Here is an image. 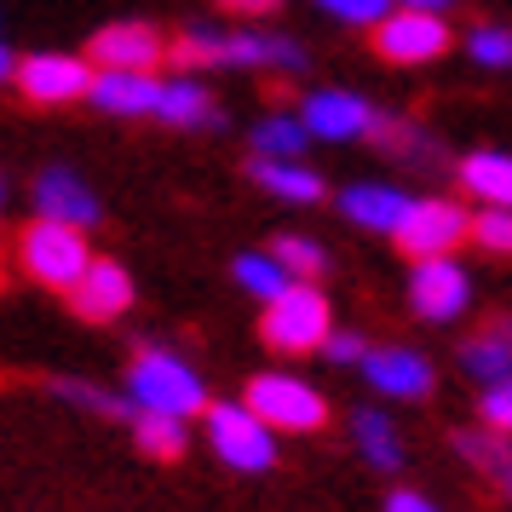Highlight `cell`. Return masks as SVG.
<instances>
[{"instance_id":"d4e9b609","label":"cell","mask_w":512,"mask_h":512,"mask_svg":"<svg viewBox=\"0 0 512 512\" xmlns=\"http://www.w3.org/2000/svg\"><path fill=\"white\" fill-rule=\"evenodd\" d=\"M271 259L288 271V282H317L328 271V254L311 236H277V242H271Z\"/></svg>"},{"instance_id":"f1b7e54d","label":"cell","mask_w":512,"mask_h":512,"mask_svg":"<svg viewBox=\"0 0 512 512\" xmlns=\"http://www.w3.org/2000/svg\"><path fill=\"white\" fill-rule=\"evenodd\" d=\"M466 236L484 248V254H512V213L507 208H484L466 219Z\"/></svg>"},{"instance_id":"f546056e","label":"cell","mask_w":512,"mask_h":512,"mask_svg":"<svg viewBox=\"0 0 512 512\" xmlns=\"http://www.w3.org/2000/svg\"><path fill=\"white\" fill-rule=\"evenodd\" d=\"M478 415H484V426L495 432V438H512V380L484 386V397H478Z\"/></svg>"},{"instance_id":"2e32d148","label":"cell","mask_w":512,"mask_h":512,"mask_svg":"<svg viewBox=\"0 0 512 512\" xmlns=\"http://www.w3.org/2000/svg\"><path fill=\"white\" fill-rule=\"evenodd\" d=\"M87 98H93L104 116H156L162 81L156 75H133V70H93Z\"/></svg>"},{"instance_id":"7c38bea8","label":"cell","mask_w":512,"mask_h":512,"mask_svg":"<svg viewBox=\"0 0 512 512\" xmlns=\"http://www.w3.org/2000/svg\"><path fill=\"white\" fill-rule=\"evenodd\" d=\"M162 58H167V41L150 24H104L93 35V58H87V64H98V70L150 75Z\"/></svg>"},{"instance_id":"5b68a950","label":"cell","mask_w":512,"mask_h":512,"mask_svg":"<svg viewBox=\"0 0 512 512\" xmlns=\"http://www.w3.org/2000/svg\"><path fill=\"white\" fill-rule=\"evenodd\" d=\"M208 443L231 472H271L277 466V432L242 403H208Z\"/></svg>"},{"instance_id":"d6a6232c","label":"cell","mask_w":512,"mask_h":512,"mask_svg":"<svg viewBox=\"0 0 512 512\" xmlns=\"http://www.w3.org/2000/svg\"><path fill=\"white\" fill-rule=\"evenodd\" d=\"M219 12H231V18H271L282 0H213Z\"/></svg>"},{"instance_id":"4316f807","label":"cell","mask_w":512,"mask_h":512,"mask_svg":"<svg viewBox=\"0 0 512 512\" xmlns=\"http://www.w3.org/2000/svg\"><path fill=\"white\" fill-rule=\"evenodd\" d=\"M455 449H461L472 466L495 472V478L512 472V449H507V438H495V432H455Z\"/></svg>"},{"instance_id":"603a6c76","label":"cell","mask_w":512,"mask_h":512,"mask_svg":"<svg viewBox=\"0 0 512 512\" xmlns=\"http://www.w3.org/2000/svg\"><path fill=\"white\" fill-rule=\"evenodd\" d=\"M305 144H311V133L300 127V116H265L254 127V156H265V162H300Z\"/></svg>"},{"instance_id":"ffe728a7","label":"cell","mask_w":512,"mask_h":512,"mask_svg":"<svg viewBox=\"0 0 512 512\" xmlns=\"http://www.w3.org/2000/svg\"><path fill=\"white\" fill-rule=\"evenodd\" d=\"M461 185L472 190L478 202L512 213V156L507 150H478V156H466L461 162Z\"/></svg>"},{"instance_id":"44dd1931","label":"cell","mask_w":512,"mask_h":512,"mask_svg":"<svg viewBox=\"0 0 512 512\" xmlns=\"http://www.w3.org/2000/svg\"><path fill=\"white\" fill-rule=\"evenodd\" d=\"M461 363H466V374H478L484 386H501V380H512V328H501V323L478 328V334L466 340Z\"/></svg>"},{"instance_id":"cb8c5ba5","label":"cell","mask_w":512,"mask_h":512,"mask_svg":"<svg viewBox=\"0 0 512 512\" xmlns=\"http://www.w3.org/2000/svg\"><path fill=\"white\" fill-rule=\"evenodd\" d=\"M185 420H167V415H133V443L156 461H179L185 455Z\"/></svg>"},{"instance_id":"ac0fdd59","label":"cell","mask_w":512,"mask_h":512,"mask_svg":"<svg viewBox=\"0 0 512 512\" xmlns=\"http://www.w3.org/2000/svg\"><path fill=\"white\" fill-rule=\"evenodd\" d=\"M156 116L173 121V127H219V104L213 93L196 81V75H179V81H162V98H156Z\"/></svg>"},{"instance_id":"8d00e7d4","label":"cell","mask_w":512,"mask_h":512,"mask_svg":"<svg viewBox=\"0 0 512 512\" xmlns=\"http://www.w3.org/2000/svg\"><path fill=\"white\" fill-rule=\"evenodd\" d=\"M507 495H512V472H507Z\"/></svg>"},{"instance_id":"4dcf8cb0","label":"cell","mask_w":512,"mask_h":512,"mask_svg":"<svg viewBox=\"0 0 512 512\" xmlns=\"http://www.w3.org/2000/svg\"><path fill=\"white\" fill-rule=\"evenodd\" d=\"M317 351H323L328 363H340V369H357V363H363V351H369V340H363V334H351V328H328V340Z\"/></svg>"},{"instance_id":"74e56055","label":"cell","mask_w":512,"mask_h":512,"mask_svg":"<svg viewBox=\"0 0 512 512\" xmlns=\"http://www.w3.org/2000/svg\"><path fill=\"white\" fill-rule=\"evenodd\" d=\"M0 196H6V190H0Z\"/></svg>"},{"instance_id":"484cf974","label":"cell","mask_w":512,"mask_h":512,"mask_svg":"<svg viewBox=\"0 0 512 512\" xmlns=\"http://www.w3.org/2000/svg\"><path fill=\"white\" fill-rule=\"evenodd\" d=\"M231 271H236V282H242L254 300H265V305L277 300V294H288V288H294V282H288V271H282L271 254H242Z\"/></svg>"},{"instance_id":"9c48e42d","label":"cell","mask_w":512,"mask_h":512,"mask_svg":"<svg viewBox=\"0 0 512 512\" xmlns=\"http://www.w3.org/2000/svg\"><path fill=\"white\" fill-rule=\"evenodd\" d=\"M12 81L29 104H75L93 87V64L75 52H35V58H18Z\"/></svg>"},{"instance_id":"3957f363","label":"cell","mask_w":512,"mask_h":512,"mask_svg":"<svg viewBox=\"0 0 512 512\" xmlns=\"http://www.w3.org/2000/svg\"><path fill=\"white\" fill-rule=\"evenodd\" d=\"M328 328H334V317H328V294L317 288V282H294L288 294H277V300L265 305L259 340H265L271 351L300 357V351H317V346H323Z\"/></svg>"},{"instance_id":"7402d4cb","label":"cell","mask_w":512,"mask_h":512,"mask_svg":"<svg viewBox=\"0 0 512 512\" xmlns=\"http://www.w3.org/2000/svg\"><path fill=\"white\" fill-rule=\"evenodd\" d=\"M351 432H357V449L369 455V466H380V472H397L403 466V443H397V426L380 409H363V415L351 420Z\"/></svg>"},{"instance_id":"8fae6325","label":"cell","mask_w":512,"mask_h":512,"mask_svg":"<svg viewBox=\"0 0 512 512\" xmlns=\"http://www.w3.org/2000/svg\"><path fill=\"white\" fill-rule=\"evenodd\" d=\"M409 305L426 323H455L466 305H472V277H466L455 259H420L415 277H409Z\"/></svg>"},{"instance_id":"836d02e7","label":"cell","mask_w":512,"mask_h":512,"mask_svg":"<svg viewBox=\"0 0 512 512\" xmlns=\"http://www.w3.org/2000/svg\"><path fill=\"white\" fill-rule=\"evenodd\" d=\"M386 512H438V501H426L420 489H397L392 501H386Z\"/></svg>"},{"instance_id":"d6986e66","label":"cell","mask_w":512,"mask_h":512,"mask_svg":"<svg viewBox=\"0 0 512 512\" xmlns=\"http://www.w3.org/2000/svg\"><path fill=\"white\" fill-rule=\"evenodd\" d=\"M254 185L265 190V196H277V202H317L323 196V173H311L305 162H265V156H254Z\"/></svg>"},{"instance_id":"7a4b0ae2","label":"cell","mask_w":512,"mask_h":512,"mask_svg":"<svg viewBox=\"0 0 512 512\" xmlns=\"http://www.w3.org/2000/svg\"><path fill=\"white\" fill-rule=\"evenodd\" d=\"M127 403L133 415H167V420H190L208 409L202 374L190 369L185 357L173 351H139L127 369Z\"/></svg>"},{"instance_id":"ba28073f","label":"cell","mask_w":512,"mask_h":512,"mask_svg":"<svg viewBox=\"0 0 512 512\" xmlns=\"http://www.w3.org/2000/svg\"><path fill=\"white\" fill-rule=\"evenodd\" d=\"M466 219L472 213L461 202H443V196H415L409 213H403V225H397V248L415 259H449V248H461L466 242Z\"/></svg>"},{"instance_id":"d590c367","label":"cell","mask_w":512,"mask_h":512,"mask_svg":"<svg viewBox=\"0 0 512 512\" xmlns=\"http://www.w3.org/2000/svg\"><path fill=\"white\" fill-rule=\"evenodd\" d=\"M12 70H18V58H12V47H6V41H0V87H6V81H12Z\"/></svg>"},{"instance_id":"1f68e13d","label":"cell","mask_w":512,"mask_h":512,"mask_svg":"<svg viewBox=\"0 0 512 512\" xmlns=\"http://www.w3.org/2000/svg\"><path fill=\"white\" fill-rule=\"evenodd\" d=\"M323 12H334L340 24H380L392 12V0H317Z\"/></svg>"},{"instance_id":"6da1fadb","label":"cell","mask_w":512,"mask_h":512,"mask_svg":"<svg viewBox=\"0 0 512 512\" xmlns=\"http://www.w3.org/2000/svg\"><path fill=\"white\" fill-rule=\"evenodd\" d=\"M167 52L190 70H305L300 41L265 29H185Z\"/></svg>"},{"instance_id":"8992f818","label":"cell","mask_w":512,"mask_h":512,"mask_svg":"<svg viewBox=\"0 0 512 512\" xmlns=\"http://www.w3.org/2000/svg\"><path fill=\"white\" fill-rule=\"evenodd\" d=\"M18 254H24V271L47 288H75V277L93 265V248H87V231L75 225H52V219H35L24 236H18Z\"/></svg>"},{"instance_id":"30bf717a","label":"cell","mask_w":512,"mask_h":512,"mask_svg":"<svg viewBox=\"0 0 512 512\" xmlns=\"http://www.w3.org/2000/svg\"><path fill=\"white\" fill-rule=\"evenodd\" d=\"M374 110L369 98L346 93V87H317V93L305 98V116L300 127L311 139H328V144H346V139H369L374 133Z\"/></svg>"},{"instance_id":"9a60e30c","label":"cell","mask_w":512,"mask_h":512,"mask_svg":"<svg viewBox=\"0 0 512 512\" xmlns=\"http://www.w3.org/2000/svg\"><path fill=\"white\" fill-rule=\"evenodd\" d=\"M35 202H41V219H52V225H75V231L98 225L93 185H81L70 167H47V173L35 179Z\"/></svg>"},{"instance_id":"52a82bcc","label":"cell","mask_w":512,"mask_h":512,"mask_svg":"<svg viewBox=\"0 0 512 512\" xmlns=\"http://www.w3.org/2000/svg\"><path fill=\"white\" fill-rule=\"evenodd\" d=\"M374 52H380L386 64H403V70H415V64H438L443 52H449V24H443L438 12L392 6V12L374 24Z\"/></svg>"},{"instance_id":"5bb4252c","label":"cell","mask_w":512,"mask_h":512,"mask_svg":"<svg viewBox=\"0 0 512 512\" xmlns=\"http://www.w3.org/2000/svg\"><path fill=\"white\" fill-rule=\"evenodd\" d=\"M357 369L369 374V386L386 397H426L432 392V363L415 346H369Z\"/></svg>"},{"instance_id":"4fadbf2b","label":"cell","mask_w":512,"mask_h":512,"mask_svg":"<svg viewBox=\"0 0 512 512\" xmlns=\"http://www.w3.org/2000/svg\"><path fill=\"white\" fill-rule=\"evenodd\" d=\"M70 305L75 317H87V323H116L121 311L133 305V277L121 271L116 259H93L70 288Z\"/></svg>"},{"instance_id":"277c9868","label":"cell","mask_w":512,"mask_h":512,"mask_svg":"<svg viewBox=\"0 0 512 512\" xmlns=\"http://www.w3.org/2000/svg\"><path fill=\"white\" fill-rule=\"evenodd\" d=\"M242 409L259 415L271 432H317V426L328 420L323 392H317L311 380H300V374H254Z\"/></svg>"},{"instance_id":"e0dca14e","label":"cell","mask_w":512,"mask_h":512,"mask_svg":"<svg viewBox=\"0 0 512 512\" xmlns=\"http://www.w3.org/2000/svg\"><path fill=\"white\" fill-rule=\"evenodd\" d=\"M409 190L397 185H351L346 196H340V213H346L351 225H363V231H380L392 236L397 225H403V213H409Z\"/></svg>"},{"instance_id":"e575fe53","label":"cell","mask_w":512,"mask_h":512,"mask_svg":"<svg viewBox=\"0 0 512 512\" xmlns=\"http://www.w3.org/2000/svg\"><path fill=\"white\" fill-rule=\"evenodd\" d=\"M397 6H409V12H449V6H455V0H397Z\"/></svg>"},{"instance_id":"83f0119b","label":"cell","mask_w":512,"mask_h":512,"mask_svg":"<svg viewBox=\"0 0 512 512\" xmlns=\"http://www.w3.org/2000/svg\"><path fill=\"white\" fill-rule=\"evenodd\" d=\"M466 52H472V64H484V70H512V29L507 24H484L466 35Z\"/></svg>"}]
</instances>
